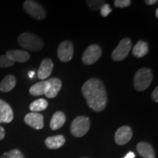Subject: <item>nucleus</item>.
<instances>
[{
	"instance_id": "f257e3e1",
	"label": "nucleus",
	"mask_w": 158,
	"mask_h": 158,
	"mask_svg": "<svg viewBox=\"0 0 158 158\" xmlns=\"http://www.w3.org/2000/svg\"><path fill=\"white\" fill-rule=\"evenodd\" d=\"M81 91L91 109L100 112L106 108L108 102V95L106 87L100 79H89L83 85Z\"/></svg>"
},
{
	"instance_id": "f03ea898",
	"label": "nucleus",
	"mask_w": 158,
	"mask_h": 158,
	"mask_svg": "<svg viewBox=\"0 0 158 158\" xmlns=\"http://www.w3.org/2000/svg\"><path fill=\"white\" fill-rule=\"evenodd\" d=\"M19 45L23 48L32 51H41L44 43L40 37L29 32H23L18 37Z\"/></svg>"
},
{
	"instance_id": "7ed1b4c3",
	"label": "nucleus",
	"mask_w": 158,
	"mask_h": 158,
	"mask_svg": "<svg viewBox=\"0 0 158 158\" xmlns=\"http://www.w3.org/2000/svg\"><path fill=\"white\" fill-rule=\"evenodd\" d=\"M153 79L152 70L149 68H141L135 73L133 79L134 88L138 92L146 90Z\"/></svg>"
},
{
	"instance_id": "20e7f679",
	"label": "nucleus",
	"mask_w": 158,
	"mask_h": 158,
	"mask_svg": "<svg viewBox=\"0 0 158 158\" xmlns=\"http://www.w3.org/2000/svg\"><path fill=\"white\" fill-rule=\"evenodd\" d=\"M89 127V118L84 116H79L73 121L70 126V131L75 137L80 138L87 133Z\"/></svg>"
},
{
	"instance_id": "39448f33",
	"label": "nucleus",
	"mask_w": 158,
	"mask_h": 158,
	"mask_svg": "<svg viewBox=\"0 0 158 158\" xmlns=\"http://www.w3.org/2000/svg\"><path fill=\"white\" fill-rule=\"evenodd\" d=\"M132 48V41L128 37L123 38L111 54V58L116 62H120L127 58Z\"/></svg>"
},
{
	"instance_id": "423d86ee",
	"label": "nucleus",
	"mask_w": 158,
	"mask_h": 158,
	"mask_svg": "<svg viewBox=\"0 0 158 158\" xmlns=\"http://www.w3.org/2000/svg\"><path fill=\"white\" fill-rule=\"evenodd\" d=\"M23 9L29 15L37 20H43L46 13L42 5L32 0H27L23 3Z\"/></svg>"
},
{
	"instance_id": "0eeeda50",
	"label": "nucleus",
	"mask_w": 158,
	"mask_h": 158,
	"mask_svg": "<svg viewBox=\"0 0 158 158\" xmlns=\"http://www.w3.org/2000/svg\"><path fill=\"white\" fill-rule=\"evenodd\" d=\"M102 55V49L98 45H91L85 50L82 56V62L84 64L91 65L95 63Z\"/></svg>"
},
{
	"instance_id": "6e6552de",
	"label": "nucleus",
	"mask_w": 158,
	"mask_h": 158,
	"mask_svg": "<svg viewBox=\"0 0 158 158\" xmlns=\"http://www.w3.org/2000/svg\"><path fill=\"white\" fill-rule=\"evenodd\" d=\"M73 45L70 41L65 40L59 44L57 54L61 62H68L70 61L73 56Z\"/></svg>"
},
{
	"instance_id": "1a4fd4ad",
	"label": "nucleus",
	"mask_w": 158,
	"mask_h": 158,
	"mask_svg": "<svg viewBox=\"0 0 158 158\" xmlns=\"http://www.w3.org/2000/svg\"><path fill=\"white\" fill-rule=\"evenodd\" d=\"M133 137V131L129 126H122L116 130L114 139L118 145L127 143Z\"/></svg>"
},
{
	"instance_id": "9d476101",
	"label": "nucleus",
	"mask_w": 158,
	"mask_h": 158,
	"mask_svg": "<svg viewBox=\"0 0 158 158\" xmlns=\"http://www.w3.org/2000/svg\"><path fill=\"white\" fill-rule=\"evenodd\" d=\"M48 86L45 95L48 98H56L62 86V81L58 78H51L47 80Z\"/></svg>"
},
{
	"instance_id": "9b49d317",
	"label": "nucleus",
	"mask_w": 158,
	"mask_h": 158,
	"mask_svg": "<svg viewBox=\"0 0 158 158\" xmlns=\"http://www.w3.org/2000/svg\"><path fill=\"white\" fill-rule=\"evenodd\" d=\"M43 116L39 113L31 112L27 114L24 117V122L30 127L35 128L36 130L42 129L44 126L43 124Z\"/></svg>"
},
{
	"instance_id": "f8f14e48",
	"label": "nucleus",
	"mask_w": 158,
	"mask_h": 158,
	"mask_svg": "<svg viewBox=\"0 0 158 158\" xmlns=\"http://www.w3.org/2000/svg\"><path fill=\"white\" fill-rule=\"evenodd\" d=\"M54 68V63L51 59L46 58L43 59L41 62L40 68L37 71V77L42 81H45L51 76Z\"/></svg>"
},
{
	"instance_id": "ddd939ff",
	"label": "nucleus",
	"mask_w": 158,
	"mask_h": 158,
	"mask_svg": "<svg viewBox=\"0 0 158 158\" xmlns=\"http://www.w3.org/2000/svg\"><path fill=\"white\" fill-rule=\"evenodd\" d=\"M13 116V111L10 106L0 99V124L10 123Z\"/></svg>"
},
{
	"instance_id": "4468645a",
	"label": "nucleus",
	"mask_w": 158,
	"mask_h": 158,
	"mask_svg": "<svg viewBox=\"0 0 158 158\" xmlns=\"http://www.w3.org/2000/svg\"><path fill=\"white\" fill-rule=\"evenodd\" d=\"M6 56L13 61L19 63L27 62L30 58V54L27 51L23 50H9L6 52Z\"/></svg>"
},
{
	"instance_id": "2eb2a0df",
	"label": "nucleus",
	"mask_w": 158,
	"mask_h": 158,
	"mask_svg": "<svg viewBox=\"0 0 158 158\" xmlns=\"http://www.w3.org/2000/svg\"><path fill=\"white\" fill-rule=\"evenodd\" d=\"M138 152L143 158H156L155 152L151 144L147 142H140L137 144Z\"/></svg>"
},
{
	"instance_id": "dca6fc26",
	"label": "nucleus",
	"mask_w": 158,
	"mask_h": 158,
	"mask_svg": "<svg viewBox=\"0 0 158 158\" xmlns=\"http://www.w3.org/2000/svg\"><path fill=\"white\" fill-rule=\"evenodd\" d=\"M65 143V138L63 135H58L51 136L45 139V143L50 149H57L62 147Z\"/></svg>"
},
{
	"instance_id": "f3484780",
	"label": "nucleus",
	"mask_w": 158,
	"mask_h": 158,
	"mask_svg": "<svg viewBox=\"0 0 158 158\" xmlns=\"http://www.w3.org/2000/svg\"><path fill=\"white\" fill-rule=\"evenodd\" d=\"M65 122H66V116L62 111H56L52 118H51L50 122V127L51 130H58L64 125Z\"/></svg>"
},
{
	"instance_id": "a211bd4d",
	"label": "nucleus",
	"mask_w": 158,
	"mask_h": 158,
	"mask_svg": "<svg viewBox=\"0 0 158 158\" xmlns=\"http://www.w3.org/2000/svg\"><path fill=\"white\" fill-rule=\"evenodd\" d=\"M16 85V79L13 75H7L0 83V91L2 92H9L13 89Z\"/></svg>"
},
{
	"instance_id": "6ab92c4d",
	"label": "nucleus",
	"mask_w": 158,
	"mask_h": 158,
	"mask_svg": "<svg viewBox=\"0 0 158 158\" xmlns=\"http://www.w3.org/2000/svg\"><path fill=\"white\" fill-rule=\"evenodd\" d=\"M149 53V45L143 40H139L133 48V54L137 58H141Z\"/></svg>"
},
{
	"instance_id": "aec40b11",
	"label": "nucleus",
	"mask_w": 158,
	"mask_h": 158,
	"mask_svg": "<svg viewBox=\"0 0 158 158\" xmlns=\"http://www.w3.org/2000/svg\"><path fill=\"white\" fill-rule=\"evenodd\" d=\"M47 81H41L32 85L29 89V93L32 96H40L45 94L47 89Z\"/></svg>"
},
{
	"instance_id": "412c9836",
	"label": "nucleus",
	"mask_w": 158,
	"mask_h": 158,
	"mask_svg": "<svg viewBox=\"0 0 158 158\" xmlns=\"http://www.w3.org/2000/svg\"><path fill=\"white\" fill-rule=\"evenodd\" d=\"M48 103L46 100L45 99L40 98L38 100H35L32 102L29 106V109L31 112H35V113H38L39 111H42L48 108Z\"/></svg>"
},
{
	"instance_id": "4be33fe9",
	"label": "nucleus",
	"mask_w": 158,
	"mask_h": 158,
	"mask_svg": "<svg viewBox=\"0 0 158 158\" xmlns=\"http://www.w3.org/2000/svg\"><path fill=\"white\" fill-rule=\"evenodd\" d=\"M0 158H25L23 154L19 149H12L4 153Z\"/></svg>"
},
{
	"instance_id": "5701e85b",
	"label": "nucleus",
	"mask_w": 158,
	"mask_h": 158,
	"mask_svg": "<svg viewBox=\"0 0 158 158\" xmlns=\"http://www.w3.org/2000/svg\"><path fill=\"white\" fill-rule=\"evenodd\" d=\"M15 62L10 60L6 55L0 56V68H10V67L13 66Z\"/></svg>"
},
{
	"instance_id": "b1692460",
	"label": "nucleus",
	"mask_w": 158,
	"mask_h": 158,
	"mask_svg": "<svg viewBox=\"0 0 158 158\" xmlns=\"http://www.w3.org/2000/svg\"><path fill=\"white\" fill-rule=\"evenodd\" d=\"M89 7L92 10H98L106 3L105 1H86Z\"/></svg>"
},
{
	"instance_id": "393cba45",
	"label": "nucleus",
	"mask_w": 158,
	"mask_h": 158,
	"mask_svg": "<svg viewBox=\"0 0 158 158\" xmlns=\"http://www.w3.org/2000/svg\"><path fill=\"white\" fill-rule=\"evenodd\" d=\"M130 4H131L130 0H115L114 1V5L116 7H120V8L129 7Z\"/></svg>"
},
{
	"instance_id": "a878e982",
	"label": "nucleus",
	"mask_w": 158,
	"mask_h": 158,
	"mask_svg": "<svg viewBox=\"0 0 158 158\" xmlns=\"http://www.w3.org/2000/svg\"><path fill=\"white\" fill-rule=\"evenodd\" d=\"M100 13H101V15L103 17H106L109 15V13L112 11L111 8L110 7V5H108V4L105 3L103 5L100 7Z\"/></svg>"
},
{
	"instance_id": "bb28decb",
	"label": "nucleus",
	"mask_w": 158,
	"mask_h": 158,
	"mask_svg": "<svg viewBox=\"0 0 158 158\" xmlns=\"http://www.w3.org/2000/svg\"><path fill=\"white\" fill-rule=\"evenodd\" d=\"M152 100L155 102H158V87L157 86L152 92Z\"/></svg>"
},
{
	"instance_id": "cd10ccee",
	"label": "nucleus",
	"mask_w": 158,
	"mask_h": 158,
	"mask_svg": "<svg viewBox=\"0 0 158 158\" xmlns=\"http://www.w3.org/2000/svg\"><path fill=\"white\" fill-rule=\"evenodd\" d=\"M5 129L2 127L1 125H0V141L1 140H2L4 138H5Z\"/></svg>"
},
{
	"instance_id": "c85d7f7f",
	"label": "nucleus",
	"mask_w": 158,
	"mask_h": 158,
	"mask_svg": "<svg viewBox=\"0 0 158 158\" xmlns=\"http://www.w3.org/2000/svg\"><path fill=\"white\" fill-rule=\"evenodd\" d=\"M144 2L147 4V5H153L157 4L158 2V1L157 0H145Z\"/></svg>"
},
{
	"instance_id": "c756f323",
	"label": "nucleus",
	"mask_w": 158,
	"mask_h": 158,
	"mask_svg": "<svg viewBox=\"0 0 158 158\" xmlns=\"http://www.w3.org/2000/svg\"><path fill=\"white\" fill-rule=\"evenodd\" d=\"M135 153L133 152H129L126 155V156L124 158H135Z\"/></svg>"
},
{
	"instance_id": "7c9ffc66",
	"label": "nucleus",
	"mask_w": 158,
	"mask_h": 158,
	"mask_svg": "<svg viewBox=\"0 0 158 158\" xmlns=\"http://www.w3.org/2000/svg\"><path fill=\"white\" fill-rule=\"evenodd\" d=\"M155 15H156V18H158V8L156 9V11H155Z\"/></svg>"
},
{
	"instance_id": "2f4dec72",
	"label": "nucleus",
	"mask_w": 158,
	"mask_h": 158,
	"mask_svg": "<svg viewBox=\"0 0 158 158\" xmlns=\"http://www.w3.org/2000/svg\"><path fill=\"white\" fill-rule=\"evenodd\" d=\"M84 158H86V157H84Z\"/></svg>"
}]
</instances>
